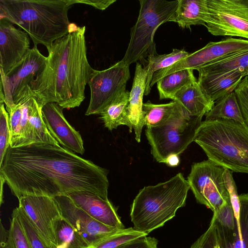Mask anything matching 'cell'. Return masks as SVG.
<instances>
[{
	"mask_svg": "<svg viewBox=\"0 0 248 248\" xmlns=\"http://www.w3.org/2000/svg\"><path fill=\"white\" fill-rule=\"evenodd\" d=\"M0 175L18 199L87 191L108 200V171L59 144L9 145Z\"/></svg>",
	"mask_w": 248,
	"mask_h": 248,
	"instance_id": "1",
	"label": "cell"
},
{
	"mask_svg": "<svg viewBox=\"0 0 248 248\" xmlns=\"http://www.w3.org/2000/svg\"><path fill=\"white\" fill-rule=\"evenodd\" d=\"M86 27L71 23L69 33L48 48L43 70L30 85V95L43 108L56 103L63 108L79 107L94 71L87 56Z\"/></svg>",
	"mask_w": 248,
	"mask_h": 248,
	"instance_id": "2",
	"label": "cell"
},
{
	"mask_svg": "<svg viewBox=\"0 0 248 248\" xmlns=\"http://www.w3.org/2000/svg\"><path fill=\"white\" fill-rule=\"evenodd\" d=\"M73 4L71 0H0V17L22 29L34 46L48 49L69 33L68 11Z\"/></svg>",
	"mask_w": 248,
	"mask_h": 248,
	"instance_id": "3",
	"label": "cell"
},
{
	"mask_svg": "<svg viewBox=\"0 0 248 248\" xmlns=\"http://www.w3.org/2000/svg\"><path fill=\"white\" fill-rule=\"evenodd\" d=\"M194 141L216 164L248 174V126L232 120L202 121Z\"/></svg>",
	"mask_w": 248,
	"mask_h": 248,
	"instance_id": "4",
	"label": "cell"
},
{
	"mask_svg": "<svg viewBox=\"0 0 248 248\" xmlns=\"http://www.w3.org/2000/svg\"><path fill=\"white\" fill-rule=\"evenodd\" d=\"M190 189L181 173L170 180L140 189L131 206L134 228L148 234L172 218L186 204Z\"/></svg>",
	"mask_w": 248,
	"mask_h": 248,
	"instance_id": "5",
	"label": "cell"
},
{
	"mask_svg": "<svg viewBox=\"0 0 248 248\" xmlns=\"http://www.w3.org/2000/svg\"><path fill=\"white\" fill-rule=\"evenodd\" d=\"M179 0H140L137 22L131 29L130 38L122 60L130 65L156 54L154 38L155 31L168 22L175 13Z\"/></svg>",
	"mask_w": 248,
	"mask_h": 248,
	"instance_id": "6",
	"label": "cell"
},
{
	"mask_svg": "<svg viewBox=\"0 0 248 248\" xmlns=\"http://www.w3.org/2000/svg\"><path fill=\"white\" fill-rule=\"evenodd\" d=\"M203 116H190L182 107L162 124L146 128L145 135L154 158L166 163L170 155L183 153L194 141Z\"/></svg>",
	"mask_w": 248,
	"mask_h": 248,
	"instance_id": "7",
	"label": "cell"
},
{
	"mask_svg": "<svg viewBox=\"0 0 248 248\" xmlns=\"http://www.w3.org/2000/svg\"><path fill=\"white\" fill-rule=\"evenodd\" d=\"M42 109L35 98L29 96L7 110L9 114V143L11 147L36 143L59 144L46 127Z\"/></svg>",
	"mask_w": 248,
	"mask_h": 248,
	"instance_id": "8",
	"label": "cell"
},
{
	"mask_svg": "<svg viewBox=\"0 0 248 248\" xmlns=\"http://www.w3.org/2000/svg\"><path fill=\"white\" fill-rule=\"evenodd\" d=\"M225 169L208 159L194 163L187 181L198 202L216 212L230 197L224 179Z\"/></svg>",
	"mask_w": 248,
	"mask_h": 248,
	"instance_id": "9",
	"label": "cell"
},
{
	"mask_svg": "<svg viewBox=\"0 0 248 248\" xmlns=\"http://www.w3.org/2000/svg\"><path fill=\"white\" fill-rule=\"evenodd\" d=\"M204 26L214 36L248 40V0H206Z\"/></svg>",
	"mask_w": 248,
	"mask_h": 248,
	"instance_id": "10",
	"label": "cell"
},
{
	"mask_svg": "<svg viewBox=\"0 0 248 248\" xmlns=\"http://www.w3.org/2000/svg\"><path fill=\"white\" fill-rule=\"evenodd\" d=\"M130 78L129 65L122 60L107 69H94L88 83L91 97L85 115L100 114L126 91V83Z\"/></svg>",
	"mask_w": 248,
	"mask_h": 248,
	"instance_id": "11",
	"label": "cell"
},
{
	"mask_svg": "<svg viewBox=\"0 0 248 248\" xmlns=\"http://www.w3.org/2000/svg\"><path fill=\"white\" fill-rule=\"evenodd\" d=\"M46 60L47 57L34 46L7 75L0 74V88L3 90L6 110L14 107L24 98L31 96L29 94L30 85L43 70Z\"/></svg>",
	"mask_w": 248,
	"mask_h": 248,
	"instance_id": "12",
	"label": "cell"
},
{
	"mask_svg": "<svg viewBox=\"0 0 248 248\" xmlns=\"http://www.w3.org/2000/svg\"><path fill=\"white\" fill-rule=\"evenodd\" d=\"M248 50V40L229 37L218 42H210L201 49L189 54L172 65L156 72L150 84L152 87L164 76L189 69L198 70L229 56Z\"/></svg>",
	"mask_w": 248,
	"mask_h": 248,
	"instance_id": "13",
	"label": "cell"
},
{
	"mask_svg": "<svg viewBox=\"0 0 248 248\" xmlns=\"http://www.w3.org/2000/svg\"><path fill=\"white\" fill-rule=\"evenodd\" d=\"M18 201L45 244L48 248H63L56 242V227L63 217L55 198L27 196Z\"/></svg>",
	"mask_w": 248,
	"mask_h": 248,
	"instance_id": "14",
	"label": "cell"
},
{
	"mask_svg": "<svg viewBox=\"0 0 248 248\" xmlns=\"http://www.w3.org/2000/svg\"><path fill=\"white\" fill-rule=\"evenodd\" d=\"M63 219L70 223L85 239L89 247L94 245L119 230L95 219L77 206L67 195L54 197Z\"/></svg>",
	"mask_w": 248,
	"mask_h": 248,
	"instance_id": "15",
	"label": "cell"
},
{
	"mask_svg": "<svg viewBox=\"0 0 248 248\" xmlns=\"http://www.w3.org/2000/svg\"><path fill=\"white\" fill-rule=\"evenodd\" d=\"M30 37L5 17H0V72L7 75L30 49Z\"/></svg>",
	"mask_w": 248,
	"mask_h": 248,
	"instance_id": "16",
	"label": "cell"
},
{
	"mask_svg": "<svg viewBox=\"0 0 248 248\" xmlns=\"http://www.w3.org/2000/svg\"><path fill=\"white\" fill-rule=\"evenodd\" d=\"M63 109L56 103L45 105L42 109L44 122L51 135L59 144L74 153L83 155L85 149L81 136L65 118Z\"/></svg>",
	"mask_w": 248,
	"mask_h": 248,
	"instance_id": "17",
	"label": "cell"
},
{
	"mask_svg": "<svg viewBox=\"0 0 248 248\" xmlns=\"http://www.w3.org/2000/svg\"><path fill=\"white\" fill-rule=\"evenodd\" d=\"M79 208L97 221L118 229H124L117 213V208L109 200L87 191H77L67 193Z\"/></svg>",
	"mask_w": 248,
	"mask_h": 248,
	"instance_id": "18",
	"label": "cell"
},
{
	"mask_svg": "<svg viewBox=\"0 0 248 248\" xmlns=\"http://www.w3.org/2000/svg\"><path fill=\"white\" fill-rule=\"evenodd\" d=\"M146 72L139 62L136 63L132 88L126 108V126L129 132L133 129L135 139L139 142L144 125L142 115L143 97L146 88Z\"/></svg>",
	"mask_w": 248,
	"mask_h": 248,
	"instance_id": "19",
	"label": "cell"
},
{
	"mask_svg": "<svg viewBox=\"0 0 248 248\" xmlns=\"http://www.w3.org/2000/svg\"><path fill=\"white\" fill-rule=\"evenodd\" d=\"M248 74V71L239 69L226 73L199 76L197 81L207 97L215 103L219 99L234 92Z\"/></svg>",
	"mask_w": 248,
	"mask_h": 248,
	"instance_id": "20",
	"label": "cell"
},
{
	"mask_svg": "<svg viewBox=\"0 0 248 248\" xmlns=\"http://www.w3.org/2000/svg\"><path fill=\"white\" fill-rule=\"evenodd\" d=\"M172 100L179 103L184 111L192 116L205 115L215 104L204 93L198 81L182 88Z\"/></svg>",
	"mask_w": 248,
	"mask_h": 248,
	"instance_id": "21",
	"label": "cell"
},
{
	"mask_svg": "<svg viewBox=\"0 0 248 248\" xmlns=\"http://www.w3.org/2000/svg\"><path fill=\"white\" fill-rule=\"evenodd\" d=\"M206 0H179L177 9L168 22H174L182 28L205 25L207 13Z\"/></svg>",
	"mask_w": 248,
	"mask_h": 248,
	"instance_id": "22",
	"label": "cell"
},
{
	"mask_svg": "<svg viewBox=\"0 0 248 248\" xmlns=\"http://www.w3.org/2000/svg\"><path fill=\"white\" fill-rule=\"evenodd\" d=\"M197 81L191 69H184L167 75L156 83L159 98L172 99L182 88Z\"/></svg>",
	"mask_w": 248,
	"mask_h": 248,
	"instance_id": "23",
	"label": "cell"
},
{
	"mask_svg": "<svg viewBox=\"0 0 248 248\" xmlns=\"http://www.w3.org/2000/svg\"><path fill=\"white\" fill-rule=\"evenodd\" d=\"M205 115V120L228 119L245 124L234 91L217 100Z\"/></svg>",
	"mask_w": 248,
	"mask_h": 248,
	"instance_id": "24",
	"label": "cell"
},
{
	"mask_svg": "<svg viewBox=\"0 0 248 248\" xmlns=\"http://www.w3.org/2000/svg\"><path fill=\"white\" fill-rule=\"evenodd\" d=\"M181 108L179 103L175 101L164 104H154L148 101L143 103L142 106L144 125L147 128L160 125Z\"/></svg>",
	"mask_w": 248,
	"mask_h": 248,
	"instance_id": "25",
	"label": "cell"
},
{
	"mask_svg": "<svg viewBox=\"0 0 248 248\" xmlns=\"http://www.w3.org/2000/svg\"><path fill=\"white\" fill-rule=\"evenodd\" d=\"M129 92L124 91L111 102L99 114L104 126L108 130L121 125H126V108Z\"/></svg>",
	"mask_w": 248,
	"mask_h": 248,
	"instance_id": "26",
	"label": "cell"
},
{
	"mask_svg": "<svg viewBox=\"0 0 248 248\" xmlns=\"http://www.w3.org/2000/svg\"><path fill=\"white\" fill-rule=\"evenodd\" d=\"M189 53L184 50L173 49L172 51L167 54H151L147 57V64L144 66L146 72V88L144 95L150 93V84L154 74L157 71L168 67L177 62L184 59Z\"/></svg>",
	"mask_w": 248,
	"mask_h": 248,
	"instance_id": "27",
	"label": "cell"
},
{
	"mask_svg": "<svg viewBox=\"0 0 248 248\" xmlns=\"http://www.w3.org/2000/svg\"><path fill=\"white\" fill-rule=\"evenodd\" d=\"M239 69L248 71V50L229 56L197 71L199 76H205L226 73Z\"/></svg>",
	"mask_w": 248,
	"mask_h": 248,
	"instance_id": "28",
	"label": "cell"
},
{
	"mask_svg": "<svg viewBox=\"0 0 248 248\" xmlns=\"http://www.w3.org/2000/svg\"><path fill=\"white\" fill-rule=\"evenodd\" d=\"M56 242L58 247L63 248H88L89 244L66 220H60L56 229Z\"/></svg>",
	"mask_w": 248,
	"mask_h": 248,
	"instance_id": "29",
	"label": "cell"
},
{
	"mask_svg": "<svg viewBox=\"0 0 248 248\" xmlns=\"http://www.w3.org/2000/svg\"><path fill=\"white\" fill-rule=\"evenodd\" d=\"M148 234L132 227L124 228L88 248H116L124 243Z\"/></svg>",
	"mask_w": 248,
	"mask_h": 248,
	"instance_id": "30",
	"label": "cell"
},
{
	"mask_svg": "<svg viewBox=\"0 0 248 248\" xmlns=\"http://www.w3.org/2000/svg\"><path fill=\"white\" fill-rule=\"evenodd\" d=\"M14 212L18 217L31 248H48L41 239L24 209L18 205Z\"/></svg>",
	"mask_w": 248,
	"mask_h": 248,
	"instance_id": "31",
	"label": "cell"
},
{
	"mask_svg": "<svg viewBox=\"0 0 248 248\" xmlns=\"http://www.w3.org/2000/svg\"><path fill=\"white\" fill-rule=\"evenodd\" d=\"M212 217L215 220L220 248H243L238 224L231 229L222 226Z\"/></svg>",
	"mask_w": 248,
	"mask_h": 248,
	"instance_id": "32",
	"label": "cell"
},
{
	"mask_svg": "<svg viewBox=\"0 0 248 248\" xmlns=\"http://www.w3.org/2000/svg\"><path fill=\"white\" fill-rule=\"evenodd\" d=\"M9 238L4 248H31L17 216L12 212L9 227Z\"/></svg>",
	"mask_w": 248,
	"mask_h": 248,
	"instance_id": "33",
	"label": "cell"
},
{
	"mask_svg": "<svg viewBox=\"0 0 248 248\" xmlns=\"http://www.w3.org/2000/svg\"><path fill=\"white\" fill-rule=\"evenodd\" d=\"M9 114L4 103L0 104V166L10 145Z\"/></svg>",
	"mask_w": 248,
	"mask_h": 248,
	"instance_id": "34",
	"label": "cell"
},
{
	"mask_svg": "<svg viewBox=\"0 0 248 248\" xmlns=\"http://www.w3.org/2000/svg\"><path fill=\"white\" fill-rule=\"evenodd\" d=\"M240 209L238 228L243 248H248V193L239 195Z\"/></svg>",
	"mask_w": 248,
	"mask_h": 248,
	"instance_id": "35",
	"label": "cell"
},
{
	"mask_svg": "<svg viewBox=\"0 0 248 248\" xmlns=\"http://www.w3.org/2000/svg\"><path fill=\"white\" fill-rule=\"evenodd\" d=\"M215 220L223 227L233 229L238 223L231 201L225 202L219 209L213 213Z\"/></svg>",
	"mask_w": 248,
	"mask_h": 248,
	"instance_id": "36",
	"label": "cell"
},
{
	"mask_svg": "<svg viewBox=\"0 0 248 248\" xmlns=\"http://www.w3.org/2000/svg\"><path fill=\"white\" fill-rule=\"evenodd\" d=\"M190 248H220L213 217L207 230L192 244Z\"/></svg>",
	"mask_w": 248,
	"mask_h": 248,
	"instance_id": "37",
	"label": "cell"
},
{
	"mask_svg": "<svg viewBox=\"0 0 248 248\" xmlns=\"http://www.w3.org/2000/svg\"><path fill=\"white\" fill-rule=\"evenodd\" d=\"M245 124L248 126V76L245 77L234 90Z\"/></svg>",
	"mask_w": 248,
	"mask_h": 248,
	"instance_id": "38",
	"label": "cell"
},
{
	"mask_svg": "<svg viewBox=\"0 0 248 248\" xmlns=\"http://www.w3.org/2000/svg\"><path fill=\"white\" fill-rule=\"evenodd\" d=\"M225 185L230 195L231 202L234 214L238 220L239 217L240 203L237 187L232 176V171L225 169L224 174Z\"/></svg>",
	"mask_w": 248,
	"mask_h": 248,
	"instance_id": "39",
	"label": "cell"
},
{
	"mask_svg": "<svg viewBox=\"0 0 248 248\" xmlns=\"http://www.w3.org/2000/svg\"><path fill=\"white\" fill-rule=\"evenodd\" d=\"M158 241L154 237L144 236L129 241L116 248H159Z\"/></svg>",
	"mask_w": 248,
	"mask_h": 248,
	"instance_id": "40",
	"label": "cell"
},
{
	"mask_svg": "<svg viewBox=\"0 0 248 248\" xmlns=\"http://www.w3.org/2000/svg\"><path fill=\"white\" fill-rule=\"evenodd\" d=\"M72 3H78L91 5L96 9L104 10L116 1V0H71Z\"/></svg>",
	"mask_w": 248,
	"mask_h": 248,
	"instance_id": "41",
	"label": "cell"
},
{
	"mask_svg": "<svg viewBox=\"0 0 248 248\" xmlns=\"http://www.w3.org/2000/svg\"><path fill=\"white\" fill-rule=\"evenodd\" d=\"M0 248H4L7 245L9 238V231L6 230L2 225L1 220L0 219Z\"/></svg>",
	"mask_w": 248,
	"mask_h": 248,
	"instance_id": "42",
	"label": "cell"
},
{
	"mask_svg": "<svg viewBox=\"0 0 248 248\" xmlns=\"http://www.w3.org/2000/svg\"><path fill=\"white\" fill-rule=\"evenodd\" d=\"M180 159L178 155H170L167 159L166 164L170 167H175L179 165Z\"/></svg>",
	"mask_w": 248,
	"mask_h": 248,
	"instance_id": "43",
	"label": "cell"
},
{
	"mask_svg": "<svg viewBox=\"0 0 248 248\" xmlns=\"http://www.w3.org/2000/svg\"><path fill=\"white\" fill-rule=\"evenodd\" d=\"M0 205L4 202L3 201V186L4 185V183H5L3 178L1 175H0Z\"/></svg>",
	"mask_w": 248,
	"mask_h": 248,
	"instance_id": "44",
	"label": "cell"
},
{
	"mask_svg": "<svg viewBox=\"0 0 248 248\" xmlns=\"http://www.w3.org/2000/svg\"></svg>",
	"mask_w": 248,
	"mask_h": 248,
	"instance_id": "45",
	"label": "cell"
},
{
	"mask_svg": "<svg viewBox=\"0 0 248 248\" xmlns=\"http://www.w3.org/2000/svg\"><path fill=\"white\" fill-rule=\"evenodd\" d=\"M248 126V125H247Z\"/></svg>",
	"mask_w": 248,
	"mask_h": 248,
	"instance_id": "46",
	"label": "cell"
}]
</instances>
